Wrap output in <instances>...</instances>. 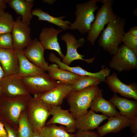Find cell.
I'll use <instances>...</instances> for the list:
<instances>
[{
	"instance_id": "cell-11",
	"label": "cell",
	"mask_w": 137,
	"mask_h": 137,
	"mask_svg": "<svg viewBox=\"0 0 137 137\" xmlns=\"http://www.w3.org/2000/svg\"><path fill=\"white\" fill-rule=\"evenodd\" d=\"M18 74L5 76L0 81L4 95L13 98L30 94Z\"/></svg>"
},
{
	"instance_id": "cell-41",
	"label": "cell",
	"mask_w": 137,
	"mask_h": 137,
	"mask_svg": "<svg viewBox=\"0 0 137 137\" xmlns=\"http://www.w3.org/2000/svg\"><path fill=\"white\" fill-rule=\"evenodd\" d=\"M4 11V10L0 9V16Z\"/></svg>"
},
{
	"instance_id": "cell-28",
	"label": "cell",
	"mask_w": 137,
	"mask_h": 137,
	"mask_svg": "<svg viewBox=\"0 0 137 137\" xmlns=\"http://www.w3.org/2000/svg\"><path fill=\"white\" fill-rule=\"evenodd\" d=\"M18 131L19 137H31L32 133L25 110L21 113L19 119Z\"/></svg>"
},
{
	"instance_id": "cell-35",
	"label": "cell",
	"mask_w": 137,
	"mask_h": 137,
	"mask_svg": "<svg viewBox=\"0 0 137 137\" xmlns=\"http://www.w3.org/2000/svg\"><path fill=\"white\" fill-rule=\"evenodd\" d=\"M0 137H8L7 132L3 124L0 121Z\"/></svg>"
},
{
	"instance_id": "cell-20",
	"label": "cell",
	"mask_w": 137,
	"mask_h": 137,
	"mask_svg": "<svg viewBox=\"0 0 137 137\" xmlns=\"http://www.w3.org/2000/svg\"><path fill=\"white\" fill-rule=\"evenodd\" d=\"M102 90L99 89L98 92L91 105V109L95 112H100L109 117L121 115L116 110V107L109 100L103 97Z\"/></svg>"
},
{
	"instance_id": "cell-6",
	"label": "cell",
	"mask_w": 137,
	"mask_h": 137,
	"mask_svg": "<svg viewBox=\"0 0 137 137\" xmlns=\"http://www.w3.org/2000/svg\"><path fill=\"white\" fill-rule=\"evenodd\" d=\"M50 106L36 97L31 98L25 111L33 131H39L45 126L50 115Z\"/></svg>"
},
{
	"instance_id": "cell-33",
	"label": "cell",
	"mask_w": 137,
	"mask_h": 137,
	"mask_svg": "<svg viewBox=\"0 0 137 137\" xmlns=\"http://www.w3.org/2000/svg\"><path fill=\"white\" fill-rule=\"evenodd\" d=\"M3 124L7 132L8 137H19L18 130L14 129L6 124Z\"/></svg>"
},
{
	"instance_id": "cell-21",
	"label": "cell",
	"mask_w": 137,
	"mask_h": 137,
	"mask_svg": "<svg viewBox=\"0 0 137 137\" xmlns=\"http://www.w3.org/2000/svg\"><path fill=\"white\" fill-rule=\"evenodd\" d=\"M110 101L119 110L122 116H125L130 118L137 116V101L131 100L120 97L114 93Z\"/></svg>"
},
{
	"instance_id": "cell-8",
	"label": "cell",
	"mask_w": 137,
	"mask_h": 137,
	"mask_svg": "<svg viewBox=\"0 0 137 137\" xmlns=\"http://www.w3.org/2000/svg\"><path fill=\"white\" fill-rule=\"evenodd\" d=\"M109 67L119 72L137 68V56L124 44L119 47L109 63Z\"/></svg>"
},
{
	"instance_id": "cell-25",
	"label": "cell",
	"mask_w": 137,
	"mask_h": 137,
	"mask_svg": "<svg viewBox=\"0 0 137 137\" xmlns=\"http://www.w3.org/2000/svg\"><path fill=\"white\" fill-rule=\"evenodd\" d=\"M32 14L33 15L36 16L38 17V20L47 21L58 26L62 30L69 29L70 25L71 23L68 20H63L65 17L64 15L59 17H54L40 8L33 9Z\"/></svg>"
},
{
	"instance_id": "cell-10",
	"label": "cell",
	"mask_w": 137,
	"mask_h": 137,
	"mask_svg": "<svg viewBox=\"0 0 137 137\" xmlns=\"http://www.w3.org/2000/svg\"><path fill=\"white\" fill-rule=\"evenodd\" d=\"M31 29L23 22L19 15L15 21L11 32L13 48L17 51L23 50L31 42Z\"/></svg>"
},
{
	"instance_id": "cell-7",
	"label": "cell",
	"mask_w": 137,
	"mask_h": 137,
	"mask_svg": "<svg viewBox=\"0 0 137 137\" xmlns=\"http://www.w3.org/2000/svg\"><path fill=\"white\" fill-rule=\"evenodd\" d=\"M21 78L28 93L34 96L47 92L60 82L52 78L46 73L38 76H23Z\"/></svg>"
},
{
	"instance_id": "cell-19",
	"label": "cell",
	"mask_w": 137,
	"mask_h": 137,
	"mask_svg": "<svg viewBox=\"0 0 137 137\" xmlns=\"http://www.w3.org/2000/svg\"><path fill=\"white\" fill-rule=\"evenodd\" d=\"M108 122L97 129V132L102 137L111 133H117L124 128L129 127L130 118L125 116L120 115L108 117Z\"/></svg>"
},
{
	"instance_id": "cell-36",
	"label": "cell",
	"mask_w": 137,
	"mask_h": 137,
	"mask_svg": "<svg viewBox=\"0 0 137 137\" xmlns=\"http://www.w3.org/2000/svg\"><path fill=\"white\" fill-rule=\"evenodd\" d=\"M128 31L133 36L137 37V26H134L131 27Z\"/></svg>"
},
{
	"instance_id": "cell-34",
	"label": "cell",
	"mask_w": 137,
	"mask_h": 137,
	"mask_svg": "<svg viewBox=\"0 0 137 137\" xmlns=\"http://www.w3.org/2000/svg\"><path fill=\"white\" fill-rule=\"evenodd\" d=\"M129 127L132 133L134 134H137V116L130 118Z\"/></svg>"
},
{
	"instance_id": "cell-22",
	"label": "cell",
	"mask_w": 137,
	"mask_h": 137,
	"mask_svg": "<svg viewBox=\"0 0 137 137\" xmlns=\"http://www.w3.org/2000/svg\"><path fill=\"white\" fill-rule=\"evenodd\" d=\"M6 3L21 17L23 22L29 25L33 15L32 8L34 3H29L25 0H5Z\"/></svg>"
},
{
	"instance_id": "cell-12",
	"label": "cell",
	"mask_w": 137,
	"mask_h": 137,
	"mask_svg": "<svg viewBox=\"0 0 137 137\" xmlns=\"http://www.w3.org/2000/svg\"><path fill=\"white\" fill-rule=\"evenodd\" d=\"M69 111V110L63 109L60 106H51L50 114L53 116L47 122L46 126L59 124L65 126L66 130L69 133H73L76 132V119Z\"/></svg>"
},
{
	"instance_id": "cell-5",
	"label": "cell",
	"mask_w": 137,
	"mask_h": 137,
	"mask_svg": "<svg viewBox=\"0 0 137 137\" xmlns=\"http://www.w3.org/2000/svg\"><path fill=\"white\" fill-rule=\"evenodd\" d=\"M100 2L103 4L96 14L87 37L88 40L92 45L95 44L105 25L115 19L117 16L112 8L113 0H102Z\"/></svg>"
},
{
	"instance_id": "cell-42",
	"label": "cell",
	"mask_w": 137,
	"mask_h": 137,
	"mask_svg": "<svg viewBox=\"0 0 137 137\" xmlns=\"http://www.w3.org/2000/svg\"><path fill=\"white\" fill-rule=\"evenodd\" d=\"M27 2H29V3H31L33 2L34 1V0H25Z\"/></svg>"
},
{
	"instance_id": "cell-39",
	"label": "cell",
	"mask_w": 137,
	"mask_h": 137,
	"mask_svg": "<svg viewBox=\"0 0 137 137\" xmlns=\"http://www.w3.org/2000/svg\"><path fill=\"white\" fill-rule=\"evenodd\" d=\"M5 76L4 70L0 64V81Z\"/></svg>"
},
{
	"instance_id": "cell-14",
	"label": "cell",
	"mask_w": 137,
	"mask_h": 137,
	"mask_svg": "<svg viewBox=\"0 0 137 137\" xmlns=\"http://www.w3.org/2000/svg\"><path fill=\"white\" fill-rule=\"evenodd\" d=\"M45 50L40 42L35 38L32 40L23 52L25 56L30 61L45 71H47L49 65L44 57Z\"/></svg>"
},
{
	"instance_id": "cell-18",
	"label": "cell",
	"mask_w": 137,
	"mask_h": 137,
	"mask_svg": "<svg viewBox=\"0 0 137 137\" xmlns=\"http://www.w3.org/2000/svg\"><path fill=\"white\" fill-rule=\"evenodd\" d=\"M108 117L103 114H96L91 109L76 119V130L89 131L97 129L100 124Z\"/></svg>"
},
{
	"instance_id": "cell-16",
	"label": "cell",
	"mask_w": 137,
	"mask_h": 137,
	"mask_svg": "<svg viewBox=\"0 0 137 137\" xmlns=\"http://www.w3.org/2000/svg\"><path fill=\"white\" fill-rule=\"evenodd\" d=\"M62 31L61 29H57L53 27L43 28L39 39L45 50L55 51L63 59L65 56L62 52L57 38L58 35Z\"/></svg>"
},
{
	"instance_id": "cell-43",
	"label": "cell",
	"mask_w": 137,
	"mask_h": 137,
	"mask_svg": "<svg viewBox=\"0 0 137 137\" xmlns=\"http://www.w3.org/2000/svg\"><path fill=\"white\" fill-rule=\"evenodd\" d=\"M132 137H137V134H134V135Z\"/></svg>"
},
{
	"instance_id": "cell-3",
	"label": "cell",
	"mask_w": 137,
	"mask_h": 137,
	"mask_svg": "<svg viewBox=\"0 0 137 137\" xmlns=\"http://www.w3.org/2000/svg\"><path fill=\"white\" fill-rule=\"evenodd\" d=\"M99 89L97 85L91 86L81 90L72 91L67 96L70 111L75 119L88 112Z\"/></svg>"
},
{
	"instance_id": "cell-9",
	"label": "cell",
	"mask_w": 137,
	"mask_h": 137,
	"mask_svg": "<svg viewBox=\"0 0 137 137\" xmlns=\"http://www.w3.org/2000/svg\"><path fill=\"white\" fill-rule=\"evenodd\" d=\"M61 39L64 41L66 44L67 52L62 59V62L69 65L73 61L76 60L84 61L88 63L93 62L95 56L88 59H84V55L79 54L77 48L82 47L85 42L84 38L82 37L77 40L74 36L69 32H67L61 36Z\"/></svg>"
},
{
	"instance_id": "cell-13",
	"label": "cell",
	"mask_w": 137,
	"mask_h": 137,
	"mask_svg": "<svg viewBox=\"0 0 137 137\" xmlns=\"http://www.w3.org/2000/svg\"><path fill=\"white\" fill-rule=\"evenodd\" d=\"M72 91V85L60 82L56 87L41 95L35 96L50 105L60 106Z\"/></svg>"
},
{
	"instance_id": "cell-40",
	"label": "cell",
	"mask_w": 137,
	"mask_h": 137,
	"mask_svg": "<svg viewBox=\"0 0 137 137\" xmlns=\"http://www.w3.org/2000/svg\"><path fill=\"white\" fill-rule=\"evenodd\" d=\"M4 95L1 88L0 86V98Z\"/></svg>"
},
{
	"instance_id": "cell-24",
	"label": "cell",
	"mask_w": 137,
	"mask_h": 137,
	"mask_svg": "<svg viewBox=\"0 0 137 137\" xmlns=\"http://www.w3.org/2000/svg\"><path fill=\"white\" fill-rule=\"evenodd\" d=\"M47 72L48 75L53 79L71 85L81 76L60 68L55 63L49 65Z\"/></svg>"
},
{
	"instance_id": "cell-30",
	"label": "cell",
	"mask_w": 137,
	"mask_h": 137,
	"mask_svg": "<svg viewBox=\"0 0 137 137\" xmlns=\"http://www.w3.org/2000/svg\"><path fill=\"white\" fill-rule=\"evenodd\" d=\"M122 42L137 56V37L133 36L128 31L123 35Z\"/></svg>"
},
{
	"instance_id": "cell-38",
	"label": "cell",
	"mask_w": 137,
	"mask_h": 137,
	"mask_svg": "<svg viewBox=\"0 0 137 137\" xmlns=\"http://www.w3.org/2000/svg\"><path fill=\"white\" fill-rule=\"evenodd\" d=\"M6 4L5 0H0V9H5L7 7Z\"/></svg>"
},
{
	"instance_id": "cell-15",
	"label": "cell",
	"mask_w": 137,
	"mask_h": 137,
	"mask_svg": "<svg viewBox=\"0 0 137 137\" xmlns=\"http://www.w3.org/2000/svg\"><path fill=\"white\" fill-rule=\"evenodd\" d=\"M105 82L110 90L114 93H118L122 96L137 101V85L133 82L129 85L125 84L118 78L114 73L106 78Z\"/></svg>"
},
{
	"instance_id": "cell-23",
	"label": "cell",
	"mask_w": 137,
	"mask_h": 137,
	"mask_svg": "<svg viewBox=\"0 0 137 137\" xmlns=\"http://www.w3.org/2000/svg\"><path fill=\"white\" fill-rule=\"evenodd\" d=\"M17 55L19 63L18 74L21 77L38 76L46 73L30 61L24 55L23 50L17 51Z\"/></svg>"
},
{
	"instance_id": "cell-26",
	"label": "cell",
	"mask_w": 137,
	"mask_h": 137,
	"mask_svg": "<svg viewBox=\"0 0 137 137\" xmlns=\"http://www.w3.org/2000/svg\"><path fill=\"white\" fill-rule=\"evenodd\" d=\"M39 131L44 137H75V134L67 132L65 127L55 124L45 126Z\"/></svg>"
},
{
	"instance_id": "cell-2",
	"label": "cell",
	"mask_w": 137,
	"mask_h": 137,
	"mask_svg": "<svg viewBox=\"0 0 137 137\" xmlns=\"http://www.w3.org/2000/svg\"><path fill=\"white\" fill-rule=\"evenodd\" d=\"M126 20L125 18L117 16L115 19L107 24L99 36V45L111 55L116 54L118 46L122 42L126 32L124 29Z\"/></svg>"
},
{
	"instance_id": "cell-4",
	"label": "cell",
	"mask_w": 137,
	"mask_h": 137,
	"mask_svg": "<svg viewBox=\"0 0 137 137\" xmlns=\"http://www.w3.org/2000/svg\"><path fill=\"white\" fill-rule=\"evenodd\" d=\"M100 1L90 0L77 4L75 12L76 19L73 23L70 25L69 29L77 30L82 34L88 33L95 18L94 12L99 9L97 3Z\"/></svg>"
},
{
	"instance_id": "cell-31",
	"label": "cell",
	"mask_w": 137,
	"mask_h": 137,
	"mask_svg": "<svg viewBox=\"0 0 137 137\" xmlns=\"http://www.w3.org/2000/svg\"><path fill=\"white\" fill-rule=\"evenodd\" d=\"M0 48L5 49L14 48L11 33L0 34Z\"/></svg>"
},
{
	"instance_id": "cell-1",
	"label": "cell",
	"mask_w": 137,
	"mask_h": 137,
	"mask_svg": "<svg viewBox=\"0 0 137 137\" xmlns=\"http://www.w3.org/2000/svg\"><path fill=\"white\" fill-rule=\"evenodd\" d=\"M32 97L30 94L13 98L3 95L0 98V121L18 131L21 113Z\"/></svg>"
},
{
	"instance_id": "cell-29",
	"label": "cell",
	"mask_w": 137,
	"mask_h": 137,
	"mask_svg": "<svg viewBox=\"0 0 137 137\" xmlns=\"http://www.w3.org/2000/svg\"><path fill=\"white\" fill-rule=\"evenodd\" d=\"M15 21L11 14L3 12L0 16V34L11 33Z\"/></svg>"
},
{
	"instance_id": "cell-37",
	"label": "cell",
	"mask_w": 137,
	"mask_h": 137,
	"mask_svg": "<svg viewBox=\"0 0 137 137\" xmlns=\"http://www.w3.org/2000/svg\"><path fill=\"white\" fill-rule=\"evenodd\" d=\"M31 137H44L39 131H33Z\"/></svg>"
},
{
	"instance_id": "cell-32",
	"label": "cell",
	"mask_w": 137,
	"mask_h": 137,
	"mask_svg": "<svg viewBox=\"0 0 137 137\" xmlns=\"http://www.w3.org/2000/svg\"><path fill=\"white\" fill-rule=\"evenodd\" d=\"M75 137H100L99 133L95 131L77 130Z\"/></svg>"
},
{
	"instance_id": "cell-27",
	"label": "cell",
	"mask_w": 137,
	"mask_h": 137,
	"mask_svg": "<svg viewBox=\"0 0 137 137\" xmlns=\"http://www.w3.org/2000/svg\"><path fill=\"white\" fill-rule=\"evenodd\" d=\"M100 83L96 78L88 76H81L72 85V91L81 90L89 87L97 85Z\"/></svg>"
},
{
	"instance_id": "cell-17",
	"label": "cell",
	"mask_w": 137,
	"mask_h": 137,
	"mask_svg": "<svg viewBox=\"0 0 137 137\" xmlns=\"http://www.w3.org/2000/svg\"><path fill=\"white\" fill-rule=\"evenodd\" d=\"M0 64L5 76L18 74L19 63L17 50L0 48Z\"/></svg>"
}]
</instances>
